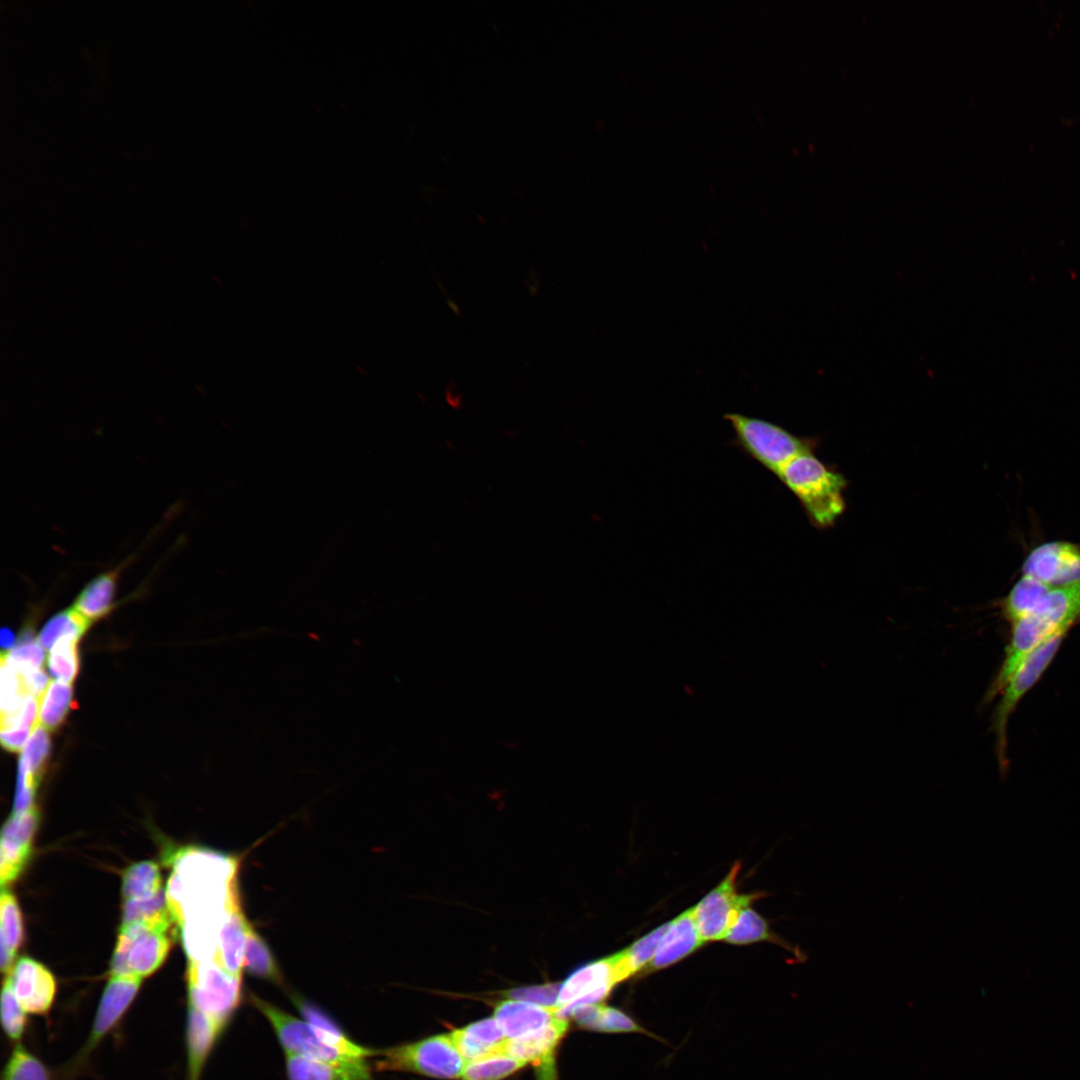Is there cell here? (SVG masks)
I'll use <instances>...</instances> for the list:
<instances>
[{
    "instance_id": "cell-1",
    "label": "cell",
    "mask_w": 1080,
    "mask_h": 1080,
    "mask_svg": "<svg viewBox=\"0 0 1080 1080\" xmlns=\"http://www.w3.org/2000/svg\"><path fill=\"white\" fill-rule=\"evenodd\" d=\"M239 861L204 848L174 856L166 899L189 961L213 959L220 928L239 893Z\"/></svg>"
},
{
    "instance_id": "cell-2",
    "label": "cell",
    "mask_w": 1080,
    "mask_h": 1080,
    "mask_svg": "<svg viewBox=\"0 0 1080 1080\" xmlns=\"http://www.w3.org/2000/svg\"><path fill=\"white\" fill-rule=\"evenodd\" d=\"M818 526H830L843 512L845 480L811 451L791 460L777 475Z\"/></svg>"
},
{
    "instance_id": "cell-3",
    "label": "cell",
    "mask_w": 1080,
    "mask_h": 1080,
    "mask_svg": "<svg viewBox=\"0 0 1080 1080\" xmlns=\"http://www.w3.org/2000/svg\"><path fill=\"white\" fill-rule=\"evenodd\" d=\"M723 417L735 433V446L776 476L795 457L811 451V440L770 421L740 413Z\"/></svg>"
},
{
    "instance_id": "cell-4",
    "label": "cell",
    "mask_w": 1080,
    "mask_h": 1080,
    "mask_svg": "<svg viewBox=\"0 0 1080 1080\" xmlns=\"http://www.w3.org/2000/svg\"><path fill=\"white\" fill-rule=\"evenodd\" d=\"M466 1063L450 1034H441L384 1050L377 1068L457 1079L462 1077Z\"/></svg>"
},
{
    "instance_id": "cell-5",
    "label": "cell",
    "mask_w": 1080,
    "mask_h": 1080,
    "mask_svg": "<svg viewBox=\"0 0 1080 1080\" xmlns=\"http://www.w3.org/2000/svg\"><path fill=\"white\" fill-rule=\"evenodd\" d=\"M172 925L147 922L120 928L111 962V976H137L153 973L165 960L170 947Z\"/></svg>"
},
{
    "instance_id": "cell-6",
    "label": "cell",
    "mask_w": 1080,
    "mask_h": 1080,
    "mask_svg": "<svg viewBox=\"0 0 1080 1080\" xmlns=\"http://www.w3.org/2000/svg\"><path fill=\"white\" fill-rule=\"evenodd\" d=\"M1068 630L1056 632L1042 642L1019 666L1003 689L993 715L996 752L1002 773L1007 768V723L1021 698L1038 682L1055 657Z\"/></svg>"
},
{
    "instance_id": "cell-7",
    "label": "cell",
    "mask_w": 1080,
    "mask_h": 1080,
    "mask_svg": "<svg viewBox=\"0 0 1080 1080\" xmlns=\"http://www.w3.org/2000/svg\"><path fill=\"white\" fill-rule=\"evenodd\" d=\"M190 1005L211 1017L222 1029L241 998V977L225 971L214 959L188 961Z\"/></svg>"
},
{
    "instance_id": "cell-8",
    "label": "cell",
    "mask_w": 1080,
    "mask_h": 1080,
    "mask_svg": "<svg viewBox=\"0 0 1080 1080\" xmlns=\"http://www.w3.org/2000/svg\"><path fill=\"white\" fill-rule=\"evenodd\" d=\"M251 1001L273 1027L285 1053L348 1068L366 1063L365 1059L346 1056L328 1045L309 1022L294 1017L256 995H251Z\"/></svg>"
},
{
    "instance_id": "cell-9",
    "label": "cell",
    "mask_w": 1080,
    "mask_h": 1080,
    "mask_svg": "<svg viewBox=\"0 0 1080 1080\" xmlns=\"http://www.w3.org/2000/svg\"><path fill=\"white\" fill-rule=\"evenodd\" d=\"M740 865L735 863L726 877L693 907L694 918L704 943L725 938L738 913L758 898L739 894L736 881Z\"/></svg>"
},
{
    "instance_id": "cell-10",
    "label": "cell",
    "mask_w": 1080,
    "mask_h": 1080,
    "mask_svg": "<svg viewBox=\"0 0 1080 1080\" xmlns=\"http://www.w3.org/2000/svg\"><path fill=\"white\" fill-rule=\"evenodd\" d=\"M619 982L615 954L583 965L560 985L557 1016L567 1019L577 1006L600 1003Z\"/></svg>"
},
{
    "instance_id": "cell-11",
    "label": "cell",
    "mask_w": 1080,
    "mask_h": 1080,
    "mask_svg": "<svg viewBox=\"0 0 1080 1080\" xmlns=\"http://www.w3.org/2000/svg\"><path fill=\"white\" fill-rule=\"evenodd\" d=\"M1022 572L1051 587L1079 582L1080 547L1066 541L1043 543L1028 554Z\"/></svg>"
},
{
    "instance_id": "cell-12",
    "label": "cell",
    "mask_w": 1080,
    "mask_h": 1080,
    "mask_svg": "<svg viewBox=\"0 0 1080 1080\" xmlns=\"http://www.w3.org/2000/svg\"><path fill=\"white\" fill-rule=\"evenodd\" d=\"M38 823V811L32 807L22 813H13L1 832L0 881L2 888L16 879L22 871L32 847V839Z\"/></svg>"
},
{
    "instance_id": "cell-13",
    "label": "cell",
    "mask_w": 1080,
    "mask_h": 1080,
    "mask_svg": "<svg viewBox=\"0 0 1080 1080\" xmlns=\"http://www.w3.org/2000/svg\"><path fill=\"white\" fill-rule=\"evenodd\" d=\"M10 987L26 1012L45 1014L50 1009L56 982L51 972L37 961L22 957L6 977Z\"/></svg>"
},
{
    "instance_id": "cell-14",
    "label": "cell",
    "mask_w": 1080,
    "mask_h": 1080,
    "mask_svg": "<svg viewBox=\"0 0 1080 1080\" xmlns=\"http://www.w3.org/2000/svg\"><path fill=\"white\" fill-rule=\"evenodd\" d=\"M567 1027V1019L558 1016L540 1030L519 1038L507 1039L502 1052L526 1064H535L542 1080H552L554 1052Z\"/></svg>"
},
{
    "instance_id": "cell-15",
    "label": "cell",
    "mask_w": 1080,
    "mask_h": 1080,
    "mask_svg": "<svg viewBox=\"0 0 1080 1080\" xmlns=\"http://www.w3.org/2000/svg\"><path fill=\"white\" fill-rule=\"evenodd\" d=\"M251 924L247 920L238 894L230 903L219 931L214 960L229 974L241 977L245 967V951Z\"/></svg>"
},
{
    "instance_id": "cell-16",
    "label": "cell",
    "mask_w": 1080,
    "mask_h": 1080,
    "mask_svg": "<svg viewBox=\"0 0 1080 1080\" xmlns=\"http://www.w3.org/2000/svg\"><path fill=\"white\" fill-rule=\"evenodd\" d=\"M703 944L692 907L670 921L655 956L646 968L652 971L666 968L687 957Z\"/></svg>"
},
{
    "instance_id": "cell-17",
    "label": "cell",
    "mask_w": 1080,
    "mask_h": 1080,
    "mask_svg": "<svg viewBox=\"0 0 1080 1080\" xmlns=\"http://www.w3.org/2000/svg\"><path fill=\"white\" fill-rule=\"evenodd\" d=\"M554 1007L508 999L495 1007L494 1018L507 1039L525 1036L544 1028L557 1019Z\"/></svg>"
},
{
    "instance_id": "cell-18",
    "label": "cell",
    "mask_w": 1080,
    "mask_h": 1080,
    "mask_svg": "<svg viewBox=\"0 0 1080 1080\" xmlns=\"http://www.w3.org/2000/svg\"><path fill=\"white\" fill-rule=\"evenodd\" d=\"M132 561L133 557H129L89 580L77 595L73 607L91 622L109 614L115 606L121 573Z\"/></svg>"
},
{
    "instance_id": "cell-19",
    "label": "cell",
    "mask_w": 1080,
    "mask_h": 1080,
    "mask_svg": "<svg viewBox=\"0 0 1080 1080\" xmlns=\"http://www.w3.org/2000/svg\"><path fill=\"white\" fill-rule=\"evenodd\" d=\"M137 976H111L103 993L90 1043L95 1044L118 1021L136 995L141 983Z\"/></svg>"
},
{
    "instance_id": "cell-20",
    "label": "cell",
    "mask_w": 1080,
    "mask_h": 1080,
    "mask_svg": "<svg viewBox=\"0 0 1080 1080\" xmlns=\"http://www.w3.org/2000/svg\"><path fill=\"white\" fill-rule=\"evenodd\" d=\"M450 1036L466 1062L502 1052L507 1040L494 1017L454 1030Z\"/></svg>"
},
{
    "instance_id": "cell-21",
    "label": "cell",
    "mask_w": 1080,
    "mask_h": 1080,
    "mask_svg": "<svg viewBox=\"0 0 1080 1080\" xmlns=\"http://www.w3.org/2000/svg\"><path fill=\"white\" fill-rule=\"evenodd\" d=\"M286 1069L289 1080H372L366 1063L340 1067L292 1053H286Z\"/></svg>"
},
{
    "instance_id": "cell-22",
    "label": "cell",
    "mask_w": 1080,
    "mask_h": 1080,
    "mask_svg": "<svg viewBox=\"0 0 1080 1080\" xmlns=\"http://www.w3.org/2000/svg\"><path fill=\"white\" fill-rule=\"evenodd\" d=\"M724 940L734 945H746L760 941H768L781 946L787 951L792 952L799 959H802L801 950H799L798 947H793L791 943L781 936L776 935L770 929L768 921L759 915L751 905L745 906L740 910Z\"/></svg>"
},
{
    "instance_id": "cell-23",
    "label": "cell",
    "mask_w": 1080,
    "mask_h": 1080,
    "mask_svg": "<svg viewBox=\"0 0 1080 1080\" xmlns=\"http://www.w3.org/2000/svg\"><path fill=\"white\" fill-rule=\"evenodd\" d=\"M293 1000L306 1021L331 1047L346 1056L358 1059H365L375 1054L374 1050L358 1045L348 1038L325 1013L313 1004L298 997H294Z\"/></svg>"
},
{
    "instance_id": "cell-24",
    "label": "cell",
    "mask_w": 1080,
    "mask_h": 1080,
    "mask_svg": "<svg viewBox=\"0 0 1080 1080\" xmlns=\"http://www.w3.org/2000/svg\"><path fill=\"white\" fill-rule=\"evenodd\" d=\"M23 940V925L19 906L14 896L2 888L0 897V947L1 971L9 974L15 953Z\"/></svg>"
},
{
    "instance_id": "cell-25",
    "label": "cell",
    "mask_w": 1080,
    "mask_h": 1080,
    "mask_svg": "<svg viewBox=\"0 0 1080 1080\" xmlns=\"http://www.w3.org/2000/svg\"><path fill=\"white\" fill-rule=\"evenodd\" d=\"M1051 588L1034 578L1022 575L1000 602L1003 616L1011 625L1029 616L1038 608Z\"/></svg>"
},
{
    "instance_id": "cell-26",
    "label": "cell",
    "mask_w": 1080,
    "mask_h": 1080,
    "mask_svg": "<svg viewBox=\"0 0 1080 1080\" xmlns=\"http://www.w3.org/2000/svg\"><path fill=\"white\" fill-rule=\"evenodd\" d=\"M222 1028L207 1014L190 1005L188 1049L193 1080L199 1076L208 1053Z\"/></svg>"
},
{
    "instance_id": "cell-27",
    "label": "cell",
    "mask_w": 1080,
    "mask_h": 1080,
    "mask_svg": "<svg viewBox=\"0 0 1080 1080\" xmlns=\"http://www.w3.org/2000/svg\"><path fill=\"white\" fill-rule=\"evenodd\" d=\"M570 1016L582 1027L601 1032H641L643 1029L619 1009L600 1003L575 1007Z\"/></svg>"
},
{
    "instance_id": "cell-28",
    "label": "cell",
    "mask_w": 1080,
    "mask_h": 1080,
    "mask_svg": "<svg viewBox=\"0 0 1080 1080\" xmlns=\"http://www.w3.org/2000/svg\"><path fill=\"white\" fill-rule=\"evenodd\" d=\"M669 924L670 922H667L655 928L628 948L616 953V967L620 981L647 967L655 956Z\"/></svg>"
},
{
    "instance_id": "cell-29",
    "label": "cell",
    "mask_w": 1080,
    "mask_h": 1080,
    "mask_svg": "<svg viewBox=\"0 0 1080 1080\" xmlns=\"http://www.w3.org/2000/svg\"><path fill=\"white\" fill-rule=\"evenodd\" d=\"M73 689L70 684L54 680L39 700L38 722L48 730L61 726L72 709Z\"/></svg>"
},
{
    "instance_id": "cell-30",
    "label": "cell",
    "mask_w": 1080,
    "mask_h": 1080,
    "mask_svg": "<svg viewBox=\"0 0 1080 1080\" xmlns=\"http://www.w3.org/2000/svg\"><path fill=\"white\" fill-rule=\"evenodd\" d=\"M245 968L258 978L282 984L279 965L264 938L251 925L245 951Z\"/></svg>"
},
{
    "instance_id": "cell-31",
    "label": "cell",
    "mask_w": 1080,
    "mask_h": 1080,
    "mask_svg": "<svg viewBox=\"0 0 1080 1080\" xmlns=\"http://www.w3.org/2000/svg\"><path fill=\"white\" fill-rule=\"evenodd\" d=\"M161 891V875L154 862L143 861L126 869L122 882V895L125 900L148 899Z\"/></svg>"
},
{
    "instance_id": "cell-32",
    "label": "cell",
    "mask_w": 1080,
    "mask_h": 1080,
    "mask_svg": "<svg viewBox=\"0 0 1080 1080\" xmlns=\"http://www.w3.org/2000/svg\"><path fill=\"white\" fill-rule=\"evenodd\" d=\"M91 623L74 607L64 609L45 623L38 635V642L44 649L50 650L64 637L73 636L80 639Z\"/></svg>"
},
{
    "instance_id": "cell-33",
    "label": "cell",
    "mask_w": 1080,
    "mask_h": 1080,
    "mask_svg": "<svg viewBox=\"0 0 1080 1080\" xmlns=\"http://www.w3.org/2000/svg\"><path fill=\"white\" fill-rule=\"evenodd\" d=\"M122 912L121 927L139 922L166 925L175 923L168 908L166 893L163 890L148 899L125 900Z\"/></svg>"
},
{
    "instance_id": "cell-34",
    "label": "cell",
    "mask_w": 1080,
    "mask_h": 1080,
    "mask_svg": "<svg viewBox=\"0 0 1080 1080\" xmlns=\"http://www.w3.org/2000/svg\"><path fill=\"white\" fill-rule=\"evenodd\" d=\"M526 1065L505 1052H497L466 1063L463 1080H501Z\"/></svg>"
},
{
    "instance_id": "cell-35",
    "label": "cell",
    "mask_w": 1080,
    "mask_h": 1080,
    "mask_svg": "<svg viewBox=\"0 0 1080 1080\" xmlns=\"http://www.w3.org/2000/svg\"><path fill=\"white\" fill-rule=\"evenodd\" d=\"M79 638L67 636L60 639L50 650L47 668L55 680L70 684L79 672Z\"/></svg>"
},
{
    "instance_id": "cell-36",
    "label": "cell",
    "mask_w": 1080,
    "mask_h": 1080,
    "mask_svg": "<svg viewBox=\"0 0 1080 1080\" xmlns=\"http://www.w3.org/2000/svg\"><path fill=\"white\" fill-rule=\"evenodd\" d=\"M1 661L11 665L18 671L40 669L44 661V650L38 640H35L33 629L26 626L16 645L7 653H2Z\"/></svg>"
},
{
    "instance_id": "cell-37",
    "label": "cell",
    "mask_w": 1080,
    "mask_h": 1080,
    "mask_svg": "<svg viewBox=\"0 0 1080 1080\" xmlns=\"http://www.w3.org/2000/svg\"><path fill=\"white\" fill-rule=\"evenodd\" d=\"M47 730L39 723L34 727L18 762L37 783L45 769L50 752L51 743Z\"/></svg>"
},
{
    "instance_id": "cell-38",
    "label": "cell",
    "mask_w": 1080,
    "mask_h": 1080,
    "mask_svg": "<svg viewBox=\"0 0 1080 1080\" xmlns=\"http://www.w3.org/2000/svg\"><path fill=\"white\" fill-rule=\"evenodd\" d=\"M4 1080H49L44 1066L21 1046H17L4 1070Z\"/></svg>"
},
{
    "instance_id": "cell-39",
    "label": "cell",
    "mask_w": 1080,
    "mask_h": 1080,
    "mask_svg": "<svg viewBox=\"0 0 1080 1080\" xmlns=\"http://www.w3.org/2000/svg\"><path fill=\"white\" fill-rule=\"evenodd\" d=\"M26 695L20 672L1 661V716L19 710Z\"/></svg>"
},
{
    "instance_id": "cell-40",
    "label": "cell",
    "mask_w": 1080,
    "mask_h": 1080,
    "mask_svg": "<svg viewBox=\"0 0 1080 1080\" xmlns=\"http://www.w3.org/2000/svg\"><path fill=\"white\" fill-rule=\"evenodd\" d=\"M25 1012L8 980L5 979L2 989L1 1017L6 1034L13 1040L19 1039L22 1035L26 1021Z\"/></svg>"
},
{
    "instance_id": "cell-41",
    "label": "cell",
    "mask_w": 1080,
    "mask_h": 1080,
    "mask_svg": "<svg viewBox=\"0 0 1080 1080\" xmlns=\"http://www.w3.org/2000/svg\"><path fill=\"white\" fill-rule=\"evenodd\" d=\"M559 988V984H545L512 989L506 992L505 995L510 999L523 1000L547 1007H555Z\"/></svg>"
},
{
    "instance_id": "cell-42",
    "label": "cell",
    "mask_w": 1080,
    "mask_h": 1080,
    "mask_svg": "<svg viewBox=\"0 0 1080 1080\" xmlns=\"http://www.w3.org/2000/svg\"><path fill=\"white\" fill-rule=\"evenodd\" d=\"M24 690L40 700L48 687L49 677L43 669L19 671Z\"/></svg>"
},
{
    "instance_id": "cell-43",
    "label": "cell",
    "mask_w": 1080,
    "mask_h": 1080,
    "mask_svg": "<svg viewBox=\"0 0 1080 1080\" xmlns=\"http://www.w3.org/2000/svg\"><path fill=\"white\" fill-rule=\"evenodd\" d=\"M32 731L28 728H1L0 739L2 746L7 751L18 752L25 746Z\"/></svg>"
},
{
    "instance_id": "cell-44",
    "label": "cell",
    "mask_w": 1080,
    "mask_h": 1080,
    "mask_svg": "<svg viewBox=\"0 0 1080 1080\" xmlns=\"http://www.w3.org/2000/svg\"><path fill=\"white\" fill-rule=\"evenodd\" d=\"M17 642L14 632L9 628H2L0 632V643L3 650H9L15 646Z\"/></svg>"
}]
</instances>
